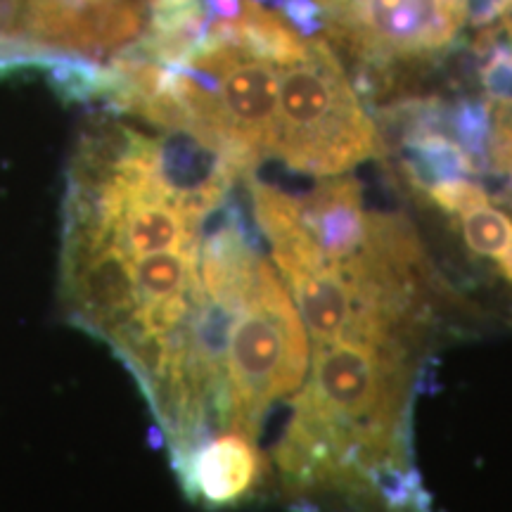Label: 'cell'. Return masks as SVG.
Wrapping results in <instances>:
<instances>
[{
	"instance_id": "ba28073f",
	"label": "cell",
	"mask_w": 512,
	"mask_h": 512,
	"mask_svg": "<svg viewBox=\"0 0 512 512\" xmlns=\"http://www.w3.org/2000/svg\"><path fill=\"white\" fill-rule=\"evenodd\" d=\"M460 223H463V238L467 247L479 256L496 259L512 238V219L501 209L491 207L489 202L465 211L460 216Z\"/></svg>"
},
{
	"instance_id": "9a60e30c",
	"label": "cell",
	"mask_w": 512,
	"mask_h": 512,
	"mask_svg": "<svg viewBox=\"0 0 512 512\" xmlns=\"http://www.w3.org/2000/svg\"><path fill=\"white\" fill-rule=\"evenodd\" d=\"M496 261H498V268H501V273L512 283V238L508 245H505L503 252L496 256Z\"/></svg>"
},
{
	"instance_id": "2e32d148",
	"label": "cell",
	"mask_w": 512,
	"mask_h": 512,
	"mask_svg": "<svg viewBox=\"0 0 512 512\" xmlns=\"http://www.w3.org/2000/svg\"><path fill=\"white\" fill-rule=\"evenodd\" d=\"M498 17H501V31H505V34L512 38V0L505 3V8Z\"/></svg>"
},
{
	"instance_id": "4fadbf2b",
	"label": "cell",
	"mask_w": 512,
	"mask_h": 512,
	"mask_svg": "<svg viewBox=\"0 0 512 512\" xmlns=\"http://www.w3.org/2000/svg\"><path fill=\"white\" fill-rule=\"evenodd\" d=\"M489 155L496 169L512 176V102H498L489 138Z\"/></svg>"
},
{
	"instance_id": "30bf717a",
	"label": "cell",
	"mask_w": 512,
	"mask_h": 512,
	"mask_svg": "<svg viewBox=\"0 0 512 512\" xmlns=\"http://www.w3.org/2000/svg\"><path fill=\"white\" fill-rule=\"evenodd\" d=\"M479 79L491 102H512V46L494 43L489 36L482 41V67Z\"/></svg>"
},
{
	"instance_id": "277c9868",
	"label": "cell",
	"mask_w": 512,
	"mask_h": 512,
	"mask_svg": "<svg viewBox=\"0 0 512 512\" xmlns=\"http://www.w3.org/2000/svg\"><path fill=\"white\" fill-rule=\"evenodd\" d=\"M190 501L211 510L249 501L266 477V460L247 434L226 430L204 441L174 467Z\"/></svg>"
},
{
	"instance_id": "9c48e42d",
	"label": "cell",
	"mask_w": 512,
	"mask_h": 512,
	"mask_svg": "<svg viewBox=\"0 0 512 512\" xmlns=\"http://www.w3.org/2000/svg\"><path fill=\"white\" fill-rule=\"evenodd\" d=\"M448 126L456 133V143L467 152L472 164L479 166L489 152L491 138V119L486 105L477 100H460L451 112H448Z\"/></svg>"
},
{
	"instance_id": "8fae6325",
	"label": "cell",
	"mask_w": 512,
	"mask_h": 512,
	"mask_svg": "<svg viewBox=\"0 0 512 512\" xmlns=\"http://www.w3.org/2000/svg\"><path fill=\"white\" fill-rule=\"evenodd\" d=\"M427 195H430V200L437 204L439 209H444L446 214H453V216H463L465 211L489 202L486 192L479 188V185L467 181V178L432 185V188L427 190Z\"/></svg>"
},
{
	"instance_id": "52a82bcc",
	"label": "cell",
	"mask_w": 512,
	"mask_h": 512,
	"mask_svg": "<svg viewBox=\"0 0 512 512\" xmlns=\"http://www.w3.org/2000/svg\"><path fill=\"white\" fill-rule=\"evenodd\" d=\"M401 162L413 188L430 190L432 185L460 181L472 176L477 166L467 152L444 131H420L401 140Z\"/></svg>"
},
{
	"instance_id": "8992f818",
	"label": "cell",
	"mask_w": 512,
	"mask_h": 512,
	"mask_svg": "<svg viewBox=\"0 0 512 512\" xmlns=\"http://www.w3.org/2000/svg\"><path fill=\"white\" fill-rule=\"evenodd\" d=\"M209 31L223 41L238 43L256 57H264L275 67L294 62L306 48V38L299 36L287 19L266 10L264 5L254 3V0L242 3L235 19L211 22Z\"/></svg>"
},
{
	"instance_id": "7a4b0ae2",
	"label": "cell",
	"mask_w": 512,
	"mask_h": 512,
	"mask_svg": "<svg viewBox=\"0 0 512 512\" xmlns=\"http://www.w3.org/2000/svg\"><path fill=\"white\" fill-rule=\"evenodd\" d=\"M278 121L271 157L311 176H342L380 150V133L328 41L278 67Z\"/></svg>"
},
{
	"instance_id": "5b68a950",
	"label": "cell",
	"mask_w": 512,
	"mask_h": 512,
	"mask_svg": "<svg viewBox=\"0 0 512 512\" xmlns=\"http://www.w3.org/2000/svg\"><path fill=\"white\" fill-rule=\"evenodd\" d=\"M299 211L325 261L344 259L366 238L370 211L363 207L361 185L354 178L330 176L299 197Z\"/></svg>"
},
{
	"instance_id": "5bb4252c",
	"label": "cell",
	"mask_w": 512,
	"mask_h": 512,
	"mask_svg": "<svg viewBox=\"0 0 512 512\" xmlns=\"http://www.w3.org/2000/svg\"><path fill=\"white\" fill-rule=\"evenodd\" d=\"M240 0H204L209 22H221V19H235L240 12Z\"/></svg>"
},
{
	"instance_id": "6da1fadb",
	"label": "cell",
	"mask_w": 512,
	"mask_h": 512,
	"mask_svg": "<svg viewBox=\"0 0 512 512\" xmlns=\"http://www.w3.org/2000/svg\"><path fill=\"white\" fill-rule=\"evenodd\" d=\"M309 339L297 306L266 259L242 294L223 358V432L256 439L268 408L299 392Z\"/></svg>"
},
{
	"instance_id": "7c38bea8",
	"label": "cell",
	"mask_w": 512,
	"mask_h": 512,
	"mask_svg": "<svg viewBox=\"0 0 512 512\" xmlns=\"http://www.w3.org/2000/svg\"><path fill=\"white\" fill-rule=\"evenodd\" d=\"M278 10L302 38H316L325 31L328 15H325V5L318 0H283Z\"/></svg>"
},
{
	"instance_id": "3957f363",
	"label": "cell",
	"mask_w": 512,
	"mask_h": 512,
	"mask_svg": "<svg viewBox=\"0 0 512 512\" xmlns=\"http://www.w3.org/2000/svg\"><path fill=\"white\" fill-rule=\"evenodd\" d=\"M325 15L328 43L382 72L446 53L465 22V0H325Z\"/></svg>"
}]
</instances>
